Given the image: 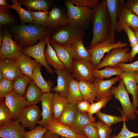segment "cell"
<instances>
[{"instance_id":"cell-1","label":"cell","mask_w":138,"mask_h":138,"mask_svg":"<svg viewBox=\"0 0 138 138\" xmlns=\"http://www.w3.org/2000/svg\"><path fill=\"white\" fill-rule=\"evenodd\" d=\"M93 38L89 49L110 39V25L105 0L98 2L93 8Z\"/></svg>"},{"instance_id":"cell-2","label":"cell","mask_w":138,"mask_h":138,"mask_svg":"<svg viewBox=\"0 0 138 138\" xmlns=\"http://www.w3.org/2000/svg\"><path fill=\"white\" fill-rule=\"evenodd\" d=\"M52 30L42 25L33 24L11 25L10 31L14 40L23 48L33 45L38 40L49 36Z\"/></svg>"},{"instance_id":"cell-3","label":"cell","mask_w":138,"mask_h":138,"mask_svg":"<svg viewBox=\"0 0 138 138\" xmlns=\"http://www.w3.org/2000/svg\"><path fill=\"white\" fill-rule=\"evenodd\" d=\"M64 4L67 11L68 24L83 30L87 29L92 21V9L75 6L69 0L65 1Z\"/></svg>"},{"instance_id":"cell-4","label":"cell","mask_w":138,"mask_h":138,"mask_svg":"<svg viewBox=\"0 0 138 138\" xmlns=\"http://www.w3.org/2000/svg\"><path fill=\"white\" fill-rule=\"evenodd\" d=\"M85 36L84 30L67 24L52 30L49 41L60 45H72L78 40L83 39Z\"/></svg>"},{"instance_id":"cell-5","label":"cell","mask_w":138,"mask_h":138,"mask_svg":"<svg viewBox=\"0 0 138 138\" xmlns=\"http://www.w3.org/2000/svg\"><path fill=\"white\" fill-rule=\"evenodd\" d=\"M110 91L116 99L120 102L123 108L122 117L129 120H134L137 117L135 108L130 100L123 80L121 79L119 85L117 87L112 86Z\"/></svg>"},{"instance_id":"cell-6","label":"cell","mask_w":138,"mask_h":138,"mask_svg":"<svg viewBox=\"0 0 138 138\" xmlns=\"http://www.w3.org/2000/svg\"><path fill=\"white\" fill-rule=\"evenodd\" d=\"M3 41L0 49V59H16L21 54L23 47L13 40L10 32L6 28L3 31Z\"/></svg>"},{"instance_id":"cell-7","label":"cell","mask_w":138,"mask_h":138,"mask_svg":"<svg viewBox=\"0 0 138 138\" xmlns=\"http://www.w3.org/2000/svg\"><path fill=\"white\" fill-rule=\"evenodd\" d=\"M128 44L127 42L123 43L120 40L113 43L109 39L95 45L87 50L91 55V62L95 67L101 63L105 53L114 48L126 47Z\"/></svg>"},{"instance_id":"cell-8","label":"cell","mask_w":138,"mask_h":138,"mask_svg":"<svg viewBox=\"0 0 138 138\" xmlns=\"http://www.w3.org/2000/svg\"><path fill=\"white\" fill-rule=\"evenodd\" d=\"M127 47L113 49L110 53L106 56L101 63L95 67L97 70L106 66H115L119 64L125 63L130 61V52Z\"/></svg>"},{"instance_id":"cell-9","label":"cell","mask_w":138,"mask_h":138,"mask_svg":"<svg viewBox=\"0 0 138 138\" xmlns=\"http://www.w3.org/2000/svg\"><path fill=\"white\" fill-rule=\"evenodd\" d=\"M49 35L40 39L37 43L33 45L23 48L21 53L34 58L44 66L48 73L53 74L54 71L47 63L44 54V48L47 44Z\"/></svg>"},{"instance_id":"cell-10","label":"cell","mask_w":138,"mask_h":138,"mask_svg":"<svg viewBox=\"0 0 138 138\" xmlns=\"http://www.w3.org/2000/svg\"><path fill=\"white\" fill-rule=\"evenodd\" d=\"M95 69L91 62L73 60L71 73L73 78L78 82L84 81L93 83L95 79L93 71Z\"/></svg>"},{"instance_id":"cell-11","label":"cell","mask_w":138,"mask_h":138,"mask_svg":"<svg viewBox=\"0 0 138 138\" xmlns=\"http://www.w3.org/2000/svg\"><path fill=\"white\" fill-rule=\"evenodd\" d=\"M124 2V0H120L119 20L116 29V31L118 33L123 32L125 26L138 28V16L125 6Z\"/></svg>"},{"instance_id":"cell-12","label":"cell","mask_w":138,"mask_h":138,"mask_svg":"<svg viewBox=\"0 0 138 138\" xmlns=\"http://www.w3.org/2000/svg\"><path fill=\"white\" fill-rule=\"evenodd\" d=\"M42 117V111L39 106L36 105L27 106L17 120L25 128H28L31 130L38 124Z\"/></svg>"},{"instance_id":"cell-13","label":"cell","mask_w":138,"mask_h":138,"mask_svg":"<svg viewBox=\"0 0 138 138\" xmlns=\"http://www.w3.org/2000/svg\"><path fill=\"white\" fill-rule=\"evenodd\" d=\"M4 98L5 102L10 112L13 119L17 120L27 106L25 98L13 91L6 94Z\"/></svg>"},{"instance_id":"cell-14","label":"cell","mask_w":138,"mask_h":138,"mask_svg":"<svg viewBox=\"0 0 138 138\" xmlns=\"http://www.w3.org/2000/svg\"><path fill=\"white\" fill-rule=\"evenodd\" d=\"M68 24L66 10L59 5L53 6L49 12L45 27L52 31Z\"/></svg>"},{"instance_id":"cell-15","label":"cell","mask_w":138,"mask_h":138,"mask_svg":"<svg viewBox=\"0 0 138 138\" xmlns=\"http://www.w3.org/2000/svg\"><path fill=\"white\" fill-rule=\"evenodd\" d=\"M50 43L59 60L71 72L75 55L72 45H60L53 42Z\"/></svg>"},{"instance_id":"cell-16","label":"cell","mask_w":138,"mask_h":138,"mask_svg":"<svg viewBox=\"0 0 138 138\" xmlns=\"http://www.w3.org/2000/svg\"><path fill=\"white\" fill-rule=\"evenodd\" d=\"M58 75L57 85L52 88L51 91L66 98L69 84L73 77L71 72L67 69L63 70H55Z\"/></svg>"},{"instance_id":"cell-17","label":"cell","mask_w":138,"mask_h":138,"mask_svg":"<svg viewBox=\"0 0 138 138\" xmlns=\"http://www.w3.org/2000/svg\"><path fill=\"white\" fill-rule=\"evenodd\" d=\"M53 94L51 92L44 93L41 97L42 118L38 124L42 126L46 127L49 122L54 118L52 106Z\"/></svg>"},{"instance_id":"cell-18","label":"cell","mask_w":138,"mask_h":138,"mask_svg":"<svg viewBox=\"0 0 138 138\" xmlns=\"http://www.w3.org/2000/svg\"><path fill=\"white\" fill-rule=\"evenodd\" d=\"M121 79L119 76L107 80L95 78L93 83L96 91L95 102L98 101L106 96L112 94L110 90L111 87L114 84Z\"/></svg>"},{"instance_id":"cell-19","label":"cell","mask_w":138,"mask_h":138,"mask_svg":"<svg viewBox=\"0 0 138 138\" xmlns=\"http://www.w3.org/2000/svg\"><path fill=\"white\" fill-rule=\"evenodd\" d=\"M0 71L4 78L13 81L22 74L16 59L0 60Z\"/></svg>"},{"instance_id":"cell-20","label":"cell","mask_w":138,"mask_h":138,"mask_svg":"<svg viewBox=\"0 0 138 138\" xmlns=\"http://www.w3.org/2000/svg\"><path fill=\"white\" fill-rule=\"evenodd\" d=\"M109 13L110 25V39L113 43H116L115 31L118 22V18L120 4V0H105Z\"/></svg>"},{"instance_id":"cell-21","label":"cell","mask_w":138,"mask_h":138,"mask_svg":"<svg viewBox=\"0 0 138 138\" xmlns=\"http://www.w3.org/2000/svg\"><path fill=\"white\" fill-rule=\"evenodd\" d=\"M123 81L125 89L133 97L132 103L136 109L138 106V87L135 78L134 72L125 71L120 76Z\"/></svg>"},{"instance_id":"cell-22","label":"cell","mask_w":138,"mask_h":138,"mask_svg":"<svg viewBox=\"0 0 138 138\" xmlns=\"http://www.w3.org/2000/svg\"><path fill=\"white\" fill-rule=\"evenodd\" d=\"M96 119L90 116L87 112H81L77 109L71 128L77 135H81L85 126L89 123L96 122Z\"/></svg>"},{"instance_id":"cell-23","label":"cell","mask_w":138,"mask_h":138,"mask_svg":"<svg viewBox=\"0 0 138 138\" xmlns=\"http://www.w3.org/2000/svg\"><path fill=\"white\" fill-rule=\"evenodd\" d=\"M25 128L17 120L7 123L0 127V137L2 138H24L21 132Z\"/></svg>"},{"instance_id":"cell-24","label":"cell","mask_w":138,"mask_h":138,"mask_svg":"<svg viewBox=\"0 0 138 138\" xmlns=\"http://www.w3.org/2000/svg\"><path fill=\"white\" fill-rule=\"evenodd\" d=\"M46 127L52 133L62 137L77 138L78 136L70 126L59 122L54 118L49 122Z\"/></svg>"},{"instance_id":"cell-25","label":"cell","mask_w":138,"mask_h":138,"mask_svg":"<svg viewBox=\"0 0 138 138\" xmlns=\"http://www.w3.org/2000/svg\"><path fill=\"white\" fill-rule=\"evenodd\" d=\"M30 57L21 53L16 60L22 74L27 75L31 79L33 70L40 64Z\"/></svg>"},{"instance_id":"cell-26","label":"cell","mask_w":138,"mask_h":138,"mask_svg":"<svg viewBox=\"0 0 138 138\" xmlns=\"http://www.w3.org/2000/svg\"><path fill=\"white\" fill-rule=\"evenodd\" d=\"M43 93L32 80L30 82L24 94L27 106L36 105L40 101Z\"/></svg>"},{"instance_id":"cell-27","label":"cell","mask_w":138,"mask_h":138,"mask_svg":"<svg viewBox=\"0 0 138 138\" xmlns=\"http://www.w3.org/2000/svg\"><path fill=\"white\" fill-rule=\"evenodd\" d=\"M21 4L31 10L43 12L53 7L52 1L49 0H20Z\"/></svg>"},{"instance_id":"cell-28","label":"cell","mask_w":138,"mask_h":138,"mask_svg":"<svg viewBox=\"0 0 138 138\" xmlns=\"http://www.w3.org/2000/svg\"><path fill=\"white\" fill-rule=\"evenodd\" d=\"M41 65L40 64L34 69L31 79L43 93H50L53 83L51 80H45L43 78L41 72Z\"/></svg>"},{"instance_id":"cell-29","label":"cell","mask_w":138,"mask_h":138,"mask_svg":"<svg viewBox=\"0 0 138 138\" xmlns=\"http://www.w3.org/2000/svg\"><path fill=\"white\" fill-rule=\"evenodd\" d=\"M44 54L47 63L48 65L53 66L55 70L66 69L59 60L55 51L51 45L49 41V38L47 41V48L44 50Z\"/></svg>"},{"instance_id":"cell-30","label":"cell","mask_w":138,"mask_h":138,"mask_svg":"<svg viewBox=\"0 0 138 138\" xmlns=\"http://www.w3.org/2000/svg\"><path fill=\"white\" fill-rule=\"evenodd\" d=\"M79 87L83 100L90 104L94 102L96 98L95 88L93 83L84 81L78 82Z\"/></svg>"},{"instance_id":"cell-31","label":"cell","mask_w":138,"mask_h":138,"mask_svg":"<svg viewBox=\"0 0 138 138\" xmlns=\"http://www.w3.org/2000/svg\"><path fill=\"white\" fill-rule=\"evenodd\" d=\"M83 39L78 40L72 45L75 53L73 60H81L86 62H91L90 54L85 48Z\"/></svg>"},{"instance_id":"cell-32","label":"cell","mask_w":138,"mask_h":138,"mask_svg":"<svg viewBox=\"0 0 138 138\" xmlns=\"http://www.w3.org/2000/svg\"><path fill=\"white\" fill-rule=\"evenodd\" d=\"M124 72V71L122 68L118 66H106L101 70L95 68L93 71V75L95 78L109 79L113 75L120 76Z\"/></svg>"},{"instance_id":"cell-33","label":"cell","mask_w":138,"mask_h":138,"mask_svg":"<svg viewBox=\"0 0 138 138\" xmlns=\"http://www.w3.org/2000/svg\"><path fill=\"white\" fill-rule=\"evenodd\" d=\"M77 110L75 103L68 102L57 121L71 127Z\"/></svg>"},{"instance_id":"cell-34","label":"cell","mask_w":138,"mask_h":138,"mask_svg":"<svg viewBox=\"0 0 138 138\" xmlns=\"http://www.w3.org/2000/svg\"><path fill=\"white\" fill-rule=\"evenodd\" d=\"M68 102L66 98L57 93L54 94L52 106L54 119L58 120Z\"/></svg>"},{"instance_id":"cell-35","label":"cell","mask_w":138,"mask_h":138,"mask_svg":"<svg viewBox=\"0 0 138 138\" xmlns=\"http://www.w3.org/2000/svg\"><path fill=\"white\" fill-rule=\"evenodd\" d=\"M68 102L75 103L83 100L78 86V82L73 78L69 85L66 98Z\"/></svg>"},{"instance_id":"cell-36","label":"cell","mask_w":138,"mask_h":138,"mask_svg":"<svg viewBox=\"0 0 138 138\" xmlns=\"http://www.w3.org/2000/svg\"><path fill=\"white\" fill-rule=\"evenodd\" d=\"M32 80L27 75L22 74L18 76L13 81V91L23 96L28 87V85Z\"/></svg>"},{"instance_id":"cell-37","label":"cell","mask_w":138,"mask_h":138,"mask_svg":"<svg viewBox=\"0 0 138 138\" xmlns=\"http://www.w3.org/2000/svg\"><path fill=\"white\" fill-rule=\"evenodd\" d=\"M13 4L9 5V8H11L15 10L17 12L19 16L21 24H25L27 23L29 24H33V22L31 15L28 10H26L21 6V5L18 1L10 0Z\"/></svg>"},{"instance_id":"cell-38","label":"cell","mask_w":138,"mask_h":138,"mask_svg":"<svg viewBox=\"0 0 138 138\" xmlns=\"http://www.w3.org/2000/svg\"><path fill=\"white\" fill-rule=\"evenodd\" d=\"M18 19L13 16L9 8L6 6H0V25H17Z\"/></svg>"},{"instance_id":"cell-39","label":"cell","mask_w":138,"mask_h":138,"mask_svg":"<svg viewBox=\"0 0 138 138\" xmlns=\"http://www.w3.org/2000/svg\"><path fill=\"white\" fill-rule=\"evenodd\" d=\"M96 114L98 118L99 121L110 126L112 124L121 121H129L127 119L123 117L103 113L100 111L98 112Z\"/></svg>"},{"instance_id":"cell-40","label":"cell","mask_w":138,"mask_h":138,"mask_svg":"<svg viewBox=\"0 0 138 138\" xmlns=\"http://www.w3.org/2000/svg\"><path fill=\"white\" fill-rule=\"evenodd\" d=\"M3 98L0 99V126L13 121L10 112Z\"/></svg>"},{"instance_id":"cell-41","label":"cell","mask_w":138,"mask_h":138,"mask_svg":"<svg viewBox=\"0 0 138 138\" xmlns=\"http://www.w3.org/2000/svg\"><path fill=\"white\" fill-rule=\"evenodd\" d=\"M112 96V94L106 96L98 101L91 104L89 110L87 113L91 117H93V114H96L100 111L101 109L106 107V104Z\"/></svg>"},{"instance_id":"cell-42","label":"cell","mask_w":138,"mask_h":138,"mask_svg":"<svg viewBox=\"0 0 138 138\" xmlns=\"http://www.w3.org/2000/svg\"><path fill=\"white\" fill-rule=\"evenodd\" d=\"M27 10L31 15L33 24L45 26L49 12L48 10L43 12H33L28 8H27Z\"/></svg>"},{"instance_id":"cell-43","label":"cell","mask_w":138,"mask_h":138,"mask_svg":"<svg viewBox=\"0 0 138 138\" xmlns=\"http://www.w3.org/2000/svg\"><path fill=\"white\" fill-rule=\"evenodd\" d=\"M48 130L46 127L40 125L29 131H22L21 133L24 138H41Z\"/></svg>"},{"instance_id":"cell-44","label":"cell","mask_w":138,"mask_h":138,"mask_svg":"<svg viewBox=\"0 0 138 138\" xmlns=\"http://www.w3.org/2000/svg\"><path fill=\"white\" fill-rule=\"evenodd\" d=\"M13 81L3 78L0 80V98L13 91Z\"/></svg>"},{"instance_id":"cell-45","label":"cell","mask_w":138,"mask_h":138,"mask_svg":"<svg viewBox=\"0 0 138 138\" xmlns=\"http://www.w3.org/2000/svg\"><path fill=\"white\" fill-rule=\"evenodd\" d=\"M83 134L88 138H100L96 122L91 123L86 126L83 129Z\"/></svg>"},{"instance_id":"cell-46","label":"cell","mask_w":138,"mask_h":138,"mask_svg":"<svg viewBox=\"0 0 138 138\" xmlns=\"http://www.w3.org/2000/svg\"><path fill=\"white\" fill-rule=\"evenodd\" d=\"M100 138H111V134L112 129L108 126L100 121L96 122Z\"/></svg>"},{"instance_id":"cell-47","label":"cell","mask_w":138,"mask_h":138,"mask_svg":"<svg viewBox=\"0 0 138 138\" xmlns=\"http://www.w3.org/2000/svg\"><path fill=\"white\" fill-rule=\"evenodd\" d=\"M137 136H138V133L132 132L128 130L126 127L125 121H124L120 133L117 135L114 134L111 138H131Z\"/></svg>"},{"instance_id":"cell-48","label":"cell","mask_w":138,"mask_h":138,"mask_svg":"<svg viewBox=\"0 0 138 138\" xmlns=\"http://www.w3.org/2000/svg\"><path fill=\"white\" fill-rule=\"evenodd\" d=\"M74 5L90 8H92L98 2L97 0H69Z\"/></svg>"},{"instance_id":"cell-49","label":"cell","mask_w":138,"mask_h":138,"mask_svg":"<svg viewBox=\"0 0 138 138\" xmlns=\"http://www.w3.org/2000/svg\"><path fill=\"white\" fill-rule=\"evenodd\" d=\"M124 31L127 36L130 46L132 47L138 42L136 37L131 27L129 26L125 27Z\"/></svg>"},{"instance_id":"cell-50","label":"cell","mask_w":138,"mask_h":138,"mask_svg":"<svg viewBox=\"0 0 138 138\" xmlns=\"http://www.w3.org/2000/svg\"><path fill=\"white\" fill-rule=\"evenodd\" d=\"M117 66L122 68L125 71L135 72L138 71V60L134 62L129 64L120 63Z\"/></svg>"},{"instance_id":"cell-51","label":"cell","mask_w":138,"mask_h":138,"mask_svg":"<svg viewBox=\"0 0 138 138\" xmlns=\"http://www.w3.org/2000/svg\"><path fill=\"white\" fill-rule=\"evenodd\" d=\"M124 4L138 17V0H127L125 1Z\"/></svg>"},{"instance_id":"cell-52","label":"cell","mask_w":138,"mask_h":138,"mask_svg":"<svg viewBox=\"0 0 138 138\" xmlns=\"http://www.w3.org/2000/svg\"><path fill=\"white\" fill-rule=\"evenodd\" d=\"M76 104L78 110L87 113L89 110L90 105V104L89 102L84 100L77 101Z\"/></svg>"},{"instance_id":"cell-53","label":"cell","mask_w":138,"mask_h":138,"mask_svg":"<svg viewBox=\"0 0 138 138\" xmlns=\"http://www.w3.org/2000/svg\"><path fill=\"white\" fill-rule=\"evenodd\" d=\"M132 48L131 51L130 52V61L131 62L138 53V42Z\"/></svg>"},{"instance_id":"cell-54","label":"cell","mask_w":138,"mask_h":138,"mask_svg":"<svg viewBox=\"0 0 138 138\" xmlns=\"http://www.w3.org/2000/svg\"><path fill=\"white\" fill-rule=\"evenodd\" d=\"M60 136L48 130L41 138H60Z\"/></svg>"},{"instance_id":"cell-55","label":"cell","mask_w":138,"mask_h":138,"mask_svg":"<svg viewBox=\"0 0 138 138\" xmlns=\"http://www.w3.org/2000/svg\"><path fill=\"white\" fill-rule=\"evenodd\" d=\"M3 41V31L1 28L0 30V47L1 48Z\"/></svg>"},{"instance_id":"cell-56","label":"cell","mask_w":138,"mask_h":138,"mask_svg":"<svg viewBox=\"0 0 138 138\" xmlns=\"http://www.w3.org/2000/svg\"><path fill=\"white\" fill-rule=\"evenodd\" d=\"M10 5L7 3V2L5 0H0V6H5L8 8Z\"/></svg>"},{"instance_id":"cell-57","label":"cell","mask_w":138,"mask_h":138,"mask_svg":"<svg viewBox=\"0 0 138 138\" xmlns=\"http://www.w3.org/2000/svg\"><path fill=\"white\" fill-rule=\"evenodd\" d=\"M131 28L135 35L138 40V28Z\"/></svg>"},{"instance_id":"cell-58","label":"cell","mask_w":138,"mask_h":138,"mask_svg":"<svg viewBox=\"0 0 138 138\" xmlns=\"http://www.w3.org/2000/svg\"><path fill=\"white\" fill-rule=\"evenodd\" d=\"M135 78L137 85L138 87V71L134 72Z\"/></svg>"},{"instance_id":"cell-59","label":"cell","mask_w":138,"mask_h":138,"mask_svg":"<svg viewBox=\"0 0 138 138\" xmlns=\"http://www.w3.org/2000/svg\"><path fill=\"white\" fill-rule=\"evenodd\" d=\"M4 78V76L2 73L0 71V80Z\"/></svg>"},{"instance_id":"cell-60","label":"cell","mask_w":138,"mask_h":138,"mask_svg":"<svg viewBox=\"0 0 138 138\" xmlns=\"http://www.w3.org/2000/svg\"><path fill=\"white\" fill-rule=\"evenodd\" d=\"M77 138H88L84 134H83L82 135L80 136H78Z\"/></svg>"},{"instance_id":"cell-61","label":"cell","mask_w":138,"mask_h":138,"mask_svg":"<svg viewBox=\"0 0 138 138\" xmlns=\"http://www.w3.org/2000/svg\"><path fill=\"white\" fill-rule=\"evenodd\" d=\"M135 113L136 114H137L138 115V110L137 109L135 110Z\"/></svg>"},{"instance_id":"cell-62","label":"cell","mask_w":138,"mask_h":138,"mask_svg":"<svg viewBox=\"0 0 138 138\" xmlns=\"http://www.w3.org/2000/svg\"><path fill=\"white\" fill-rule=\"evenodd\" d=\"M60 138H67L64 137H62Z\"/></svg>"}]
</instances>
